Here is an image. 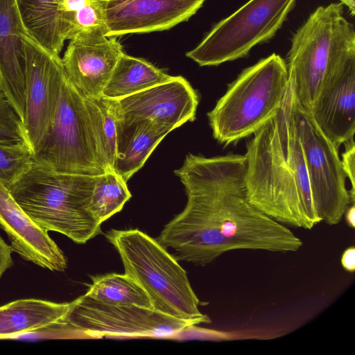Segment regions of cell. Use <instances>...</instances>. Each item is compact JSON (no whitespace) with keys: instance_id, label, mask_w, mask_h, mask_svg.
Wrapping results in <instances>:
<instances>
[{"instance_id":"obj_1","label":"cell","mask_w":355,"mask_h":355,"mask_svg":"<svg viewBox=\"0 0 355 355\" xmlns=\"http://www.w3.org/2000/svg\"><path fill=\"white\" fill-rule=\"evenodd\" d=\"M246 168L244 155L189 153L174 171L184 186L187 202L156 239L174 250L178 261L204 266L232 250L289 253L302 247L289 227L250 202Z\"/></svg>"},{"instance_id":"obj_2","label":"cell","mask_w":355,"mask_h":355,"mask_svg":"<svg viewBox=\"0 0 355 355\" xmlns=\"http://www.w3.org/2000/svg\"><path fill=\"white\" fill-rule=\"evenodd\" d=\"M288 85L275 114L246 144L245 184L250 202L288 227L311 230L322 223L313 202Z\"/></svg>"},{"instance_id":"obj_3","label":"cell","mask_w":355,"mask_h":355,"mask_svg":"<svg viewBox=\"0 0 355 355\" xmlns=\"http://www.w3.org/2000/svg\"><path fill=\"white\" fill-rule=\"evenodd\" d=\"M103 116L66 72L55 109L33 162L53 171L97 176L110 170L103 137Z\"/></svg>"},{"instance_id":"obj_4","label":"cell","mask_w":355,"mask_h":355,"mask_svg":"<svg viewBox=\"0 0 355 355\" xmlns=\"http://www.w3.org/2000/svg\"><path fill=\"white\" fill-rule=\"evenodd\" d=\"M95 178L59 173L33 162L9 189L40 227L85 244L101 233V224L88 209Z\"/></svg>"},{"instance_id":"obj_5","label":"cell","mask_w":355,"mask_h":355,"mask_svg":"<svg viewBox=\"0 0 355 355\" xmlns=\"http://www.w3.org/2000/svg\"><path fill=\"white\" fill-rule=\"evenodd\" d=\"M105 236L119 253L125 274L147 293L154 310L198 324L211 322L199 309L187 272L157 239L138 229H112Z\"/></svg>"},{"instance_id":"obj_6","label":"cell","mask_w":355,"mask_h":355,"mask_svg":"<svg viewBox=\"0 0 355 355\" xmlns=\"http://www.w3.org/2000/svg\"><path fill=\"white\" fill-rule=\"evenodd\" d=\"M288 85L286 62L276 53L243 69L207 113L214 138L229 145L253 135L275 114Z\"/></svg>"},{"instance_id":"obj_7","label":"cell","mask_w":355,"mask_h":355,"mask_svg":"<svg viewBox=\"0 0 355 355\" xmlns=\"http://www.w3.org/2000/svg\"><path fill=\"white\" fill-rule=\"evenodd\" d=\"M353 49L354 28L340 3L319 6L297 30L286 66L295 98L304 109L310 111L331 67Z\"/></svg>"},{"instance_id":"obj_8","label":"cell","mask_w":355,"mask_h":355,"mask_svg":"<svg viewBox=\"0 0 355 355\" xmlns=\"http://www.w3.org/2000/svg\"><path fill=\"white\" fill-rule=\"evenodd\" d=\"M296 0H249L217 23L186 53L200 66H217L245 57L282 27Z\"/></svg>"},{"instance_id":"obj_9","label":"cell","mask_w":355,"mask_h":355,"mask_svg":"<svg viewBox=\"0 0 355 355\" xmlns=\"http://www.w3.org/2000/svg\"><path fill=\"white\" fill-rule=\"evenodd\" d=\"M196 324L153 309L106 303L84 294L73 300V306L60 327L93 338H165Z\"/></svg>"},{"instance_id":"obj_10","label":"cell","mask_w":355,"mask_h":355,"mask_svg":"<svg viewBox=\"0 0 355 355\" xmlns=\"http://www.w3.org/2000/svg\"><path fill=\"white\" fill-rule=\"evenodd\" d=\"M293 119L300 137L315 207L321 222L339 224L354 204L346 187L339 149L322 133L310 112L294 98Z\"/></svg>"},{"instance_id":"obj_11","label":"cell","mask_w":355,"mask_h":355,"mask_svg":"<svg viewBox=\"0 0 355 355\" xmlns=\"http://www.w3.org/2000/svg\"><path fill=\"white\" fill-rule=\"evenodd\" d=\"M26 112L24 121L28 145L34 154L52 120L65 70L62 58L24 37Z\"/></svg>"},{"instance_id":"obj_12","label":"cell","mask_w":355,"mask_h":355,"mask_svg":"<svg viewBox=\"0 0 355 355\" xmlns=\"http://www.w3.org/2000/svg\"><path fill=\"white\" fill-rule=\"evenodd\" d=\"M206 0H89L106 36L168 30L187 21Z\"/></svg>"},{"instance_id":"obj_13","label":"cell","mask_w":355,"mask_h":355,"mask_svg":"<svg viewBox=\"0 0 355 355\" xmlns=\"http://www.w3.org/2000/svg\"><path fill=\"white\" fill-rule=\"evenodd\" d=\"M107 99L116 119L150 120L173 130L195 119L199 102L196 90L180 76L123 98Z\"/></svg>"},{"instance_id":"obj_14","label":"cell","mask_w":355,"mask_h":355,"mask_svg":"<svg viewBox=\"0 0 355 355\" xmlns=\"http://www.w3.org/2000/svg\"><path fill=\"white\" fill-rule=\"evenodd\" d=\"M322 133L339 149L355 132V49L334 64L309 111Z\"/></svg>"},{"instance_id":"obj_15","label":"cell","mask_w":355,"mask_h":355,"mask_svg":"<svg viewBox=\"0 0 355 355\" xmlns=\"http://www.w3.org/2000/svg\"><path fill=\"white\" fill-rule=\"evenodd\" d=\"M69 40L62 58L67 77L86 98L101 97L123 52L121 44L101 26L80 30Z\"/></svg>"},{"instance_id":"obj_16","label":"cell","mask_w":355,"mask_h":355,"mask_svg":"<svg viewBox=\"0 0 355 355\" xmlns=\"http://www.w3.org/2000/svg\"><path fill=\"white\" fill-rule=\"evenodd\" d=\"M0 227L6 233L12 251L24 259L51 271L66 270L67 259L63 252L48 232L27 215L1 182Z\"/></svg>"},{"instance_id":"obj_17","label":"cell","mask_w":355,"mask_h":355,"mask_svg":"<svg viewBox=\"0 0 355 355\" xmlns=\"http://www.w3.org/2000/svg\"><path fill=\"white\" fill-rule=\"evenodd\" d=\"M26 35L16 0H0V90L23 123L26 112Z\"/></svg>"},{"instance_id":"obj_18","label":"cell","mask_w":355,"mask_h":355,"mask_svg":"<svg viewBox=\"0 0 355 355\" xmlns=\"http://www.w3.org/2000/svg\"><path fill=\"white\" fill-rule=\"evenodd\" d=\"M28 36L47 51L59 55L64 41L77 32L74 14L63 8L62 0H16Z\"/></svg>"},{"instance_id":"obj_19","label":"cell","mask_w":355,"mask_h":355,"mask_svg":"<svg viewBox=\"0 0 355 355\" xmlns=\"http://www.w3.org/2000/svg\"><path fill=\"white\" fill-rule=\"evenodd\" d=\"M114 119L116 153L112 171L127 182L173 129L150 120Z\"/></svg>"},{"instance_id":"obj_20","label":"cell","mask_w":355,"mask_h":355,"mask_svg":"<svg viewBox=\"0 0 355 355\" xmlns=\"http://www.w3.org/2000/svg\"><path fill=\"white\" fill-rule=\"evenodd\" d=\"M73 306L39 299H22L0 306V339L58 328Z\"/></svg>"},{"instance_id":"obj_21","label":"cell","mask_w":355,"mask_h":355,"mask_svg":"<svg viewBox=\"0 0 355 355\" xmlns=\"http://www.w3.org/2000/svg\"><path fill=\"white\" fill-rule=\"evenodd\" d=\"M172 77L147 60L123 52L102 96L112 99L123 98L166 82Z\"/></svg>"},{"instance_id":"obj_22","label":"cell","mask_w":355,"mask_h":355,"mask_svg":"<svg viewBox=\"0 0 355 355\" xmlns=\"http://www.w3.org/2000/svg\"><path fill=\"white\" fill-rule=\"evenodd\" d=\"M87 296L106 303L153 309L147 293L127 275L108 273L92 276Z\"/></svg>"},{"instance_id":"obj_23","label":"cell","mask_w":355,"mask_h":355,"mask_svg":"<svg viewBox=\"0 0 355 355\" xmlns=\"http://www.w3.org/2000/svg\"><path fill=\"white\" fill-rule=\"evenodd\" d=\"M131 196L126 182L114 171H108L96 176L88 209L102 224L120 211Z\"/></svg>"},{"instance_id":"obj_24","label":"cell","mask_w":355,"mask_h":355,"mask_svg":"<svg viewBox=\"0 0 355 355\" xmlns=\"http://www.w3.org/2000/svg\"><path fill=\"white\" fill-rule=\"evenodd\" d=\"M33 163V154L27 143L0 141V182L8 189Z\"/></svg>"},{"instance_id":"obj_25","label":"cell","mask_w":355,"mask_h":355,"mask_svg":"<svg viewBox=\"0 0 355 355\" xmlns=\"http://www.w3.org/2000/svg\"><path fill=\"white\" fill-rule=\"evenodd\" d=\"M0 141L26 142L23 122L0 90Z\"/></svg>"},{"instance_id":"obj_26","label":"cell","mask_w":355,"mask_h":355,"mask_svg":"<svg viewBox=\"0 0 355 355\" xmlns=\"http://www.w3.org/2000/svg\"><path fill=\"white\" fill-rule=\"evenodd\" d=\"M94 100L98 105L102 113V131L105 146L106 159L110 170L112 171L116 153V130L114 116L107 98L102 96Z\"/></svg>"},{"instance_id":"obj_27","label":"cell","mask_w":355,"mask_h":355,"mask_svg":"<svg viewBox=\"0 0 355 355\" xmlns=\"http://www.w3.org/2000/svg\"><path fill=\"white\" fill-rule=\"evenodd\" d=\"M74 22L77 31L101 26L95 7L86 0L85 3L74 13Z\"/></svg>"},{"instance_id":"obj_28","label":"cell","mask_w":355,"mask_h":355,"mask_svg":"<svg viewBox=\"0 0 355 355\" xmlns=\"http://www.w3.org/2000/svg\"><path fill=\"white\" fill-rule=\"evenodd\" d=\"M345 150L342 153L341 162L343 170L347 178L349 180L351 188L349 189L350 195L352 200L354 202L355 197V144L354 138L343 144Z\"/></svg>"},{"instance_id":"obj_29","label":"cell","mask_w":355,"mask_h":355,"mask_svg":"<svg viewBox=\"0 0 355 355\" xmlns=\"http://www.w3.org/2000/svg\"><path fill=\"white\" fill-rule=\"evenodd\" d=\"M12 250L0 236V279L7 269L13 264L12 258Z\"/></svg>"},{"instance_id":"obj_30","label":"cell","mask_w":355,"mask_h":355,"mask_svg":"<svg viewBox=\"0 0 355 355\" xmlns=\"http://www.w3.org/2000/svg\"><path fill=\"white\" fill-rule=\"evenodd\" d=\"M340 263L343 268L349 272H354L355 270V248L350 246L346 248L340 258Z\"/></svg>"},{"instance_id":"obj_31","label":"cell","mask_w":355,"mask_h":355,"mask_svg":"<svg viewBox=\"0 0 355 355\" xmlns=\"http://www.w3.org/2000/svg\"><path fill=\"white\" fill-rule=\"evenodd\" d=\"M86 0H62L64 9L69 13L74 14L85 2Z\"/></svg>"},{"instance_id":"obj_32","label":"cell","mask_w":355,"mask_h":355,"mask_svg":"<svg viewBox=\"0 0 355 355\" xmlns=\"http://www.w3.org/2000/svg\"><path fill=\"white\" fill-rule=\"evenodd\" d=\"M344 217L347 225L354 229L355 227V206L352 204L346 210Z\"/></svg>"},{"instance_id":"obj_33","label":"cell","mask_w":355,"mask_h":355,"mask_svg":"<svg viewBox=\"0 0 355 355\" xmlns=\"http://www.w3.org/2000/svg\"><path fill=\"white\" fill-rule=\"evenodd\" d=\"M343 6L347 7L350 11L352 17H354L355 12V0H340Z\"/></svg>"}]
</instances>
